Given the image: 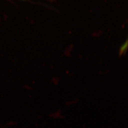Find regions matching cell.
<instances>
[{
    "label": "cell",
    "instance_id": "cell-1",
    "mask_svg": "<svg viewBox=\"0 0 128 128\" xmlns=\"http://www.w3.org/2000/svg\"><path fill=\"white\" fill-rule=\"evenodd\" d=\"M127 47H128V40H126V42L124 43L121 46V47H120V55L124 54L126 52V51L127 50Z\"/></svg>",
    "mask_w": 128,
    "mask_h": 128
}]
</instances>
